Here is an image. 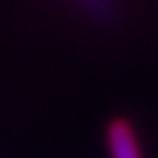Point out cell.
<instances>
[{
	"instance_id": "obj_1",
	"label": "cell",
	"mask_w": 158,
	"mask_h": 158,
	"mask_svg": "<svg viewBox=\"0 0 158 158\" xmlns=\"http://www.w3.org/2000/svg\"><path fill=\"white\" fill-rule=\"evenodd\" d=\"M110 158H141V148L134 137V129L125 120H113L108 127Z\"/></svg>"
}]
</instances>
